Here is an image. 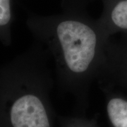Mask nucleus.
I'll use <instances>...</instances> for the list:
<instances>
[{
    "mask_svg": "<svg viewBox=\"0 0 127 127\" xmlns=\"http://www.w3.org/2000/svg\"><path fill=\"white\" fill-rule=\"evenodd\" d=\"M28 25L54 62L60 88L85 101L100 76L109 40L98 21L66 14L34 18Z\"/></svg>",
    "mask_w": 127,
    "mask_h": 127,
    "instance_id": "1",
    "label": "nucleus"
},
{
    "mask_svg": "<svg viewBox=\"0 0 127 127\" xmlns=\"http://www.w3.org/2000/svg\"><path fill=\"white\" fill-rule=\"evenodd\" d=\"M107 93V114L113 127H127V100L121 97L110 95L108 91L102 88Z\"/></svg>",
    "mask_w": 127,
    "mask_h": 127,
    "instance_id": "3",
    "label": "nucleus"
},
{
    "mask_svg": "<svg viewBox=\"0 0 127 127\" xmlns=\"http://www.w3.org/2000/svg\"><path fill=\"white\" fill-rule=\"evenodd\" d=\"M12 20L11 0H0V34L4 41L10 42V26Z\"/></svg>",
    "mask_w": 127,
    "mask_h": 127,
    "instance_id": "4",
    "label": "nucleus"
},
{
    "mask_svg": "<svg viewBox=\"0 0 127 127\" xmlns=\"http://www.w3.org/2000/svg\"><path fill=\"white\" fill-rule=\"evenodd\" d=\"M64 125L65 127H81L79 119H69L64 121Z\"/></svg>",
    "mask_w": 127,
    "mask_h": 127,
    "instance_id": "5",
    "label": "nucleus"
},
{
    "mask_svg": "<svg viewBox=\"0 0 127 127\" xmlns=\"http://www.w3.org/2000/svg\"><path fill=\"white\" fill-rule=\"evenodd\" d=\"M98 23L108 37L119 31H127V0H119L102 14Z\"/></svg>",
    "mask_w": 127,
    "mask_h": 127,
    "instance_id": "2",
    "label": "nucleus"
}]
</instances>
